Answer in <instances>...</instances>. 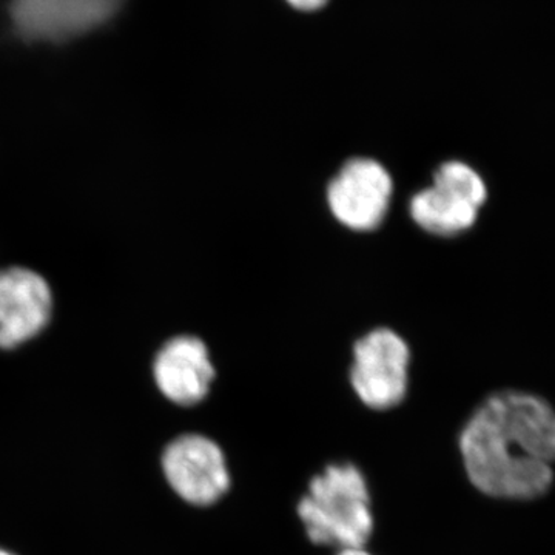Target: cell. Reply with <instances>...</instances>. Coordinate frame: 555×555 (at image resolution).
<instances>
[{
  "label": "cell",
  "mask_w": 555,
  "mask_h": 555,
  "mask_svg": "<svg viewBox=\"0 0 555 555\" xmlns=\"http://www.w3.org/2000/svg\"><path fill=\"white\" fill-rule=\"evenodd\" d=\"M488 196L480 171L465 160H444L433 182L412 195L409 217L429 235L454 238L477 224Z\"/></svg>",
  "instance_id": "3957f363"
},
{
  "label": "cell",
  "mask_w": 555,
  "mask_h": 555,
  "mask_svg": "<svg viewBox=\"0 0 555 555\" xmlns=\"http://www.w3.org/2000/svg\"><path fill=\"white\" fill-rule=\"evenodd\" d=\"M126 0H11L14 36L27 42H67L107 25Z\"/></svg>",
  "instance_id": "8992f818"
},
{
  "label": "cell",
  "mask_w": 555,
  "mask_h": 555,
  "mask_svg": "<svg viewBox=\"0 0 555 555\" xmlns=\"http://www.w3.org/2000/svg\"><path fill=\"white\" fill-rule=\"evenodd\" d=\"M294 9L301 11H317L323 9L328 0H287Z\"/></svg>",
  "instance_id": "30bf717a"
},
{
  "label": "cell",
  "mask_w": 555,
  "mask_h": 555,
  "mask_svg": "<svg viewBox=\"0 0 555 555\" xmlns=\"http://www.w3.org/2000/svg\"><path fill=\"white\" fill-rule=\"evenodd\" d=\"M160 392L178 406H195L210 392L217 369L203 339L192 335L171 338L153 364Z\"/></svg>",
  "instance_id": "9c48e42d"
},
{
  "label": "cell",
  "mask_w": 555,
  "mask_h": 555,
  "mask_svg": "<svg viewBox=\"0 0 555 555\" xmlns=\"http://www.w3.org/2000/svg\"><path fill=\"white\" fill-rule=\"evenodd\" d=\"M409 366L406 339L393 328H372L353 345L350 386L364 406L389 411L408 396Z\"/></svg>",
  "instance_id": "277c9868"
},
{
  "label": "cell",
  "mask_w": 555,
  "mask_h": 555,
  "mask_svg": "<svg viewBox=\"0 0 555 555\" xmlns=\"http://www.w3.org/2000/svg\"><path fill=\"white\" fill-rule=\"evenodd\" d=\"M392 196L390 171L367 156L347 159L326 189L332 217L343 228L358 233L374 232L385 222Z\"/></svg>",
  "instance_id": "5b68a950"
},
{
  "label": "cell",
  "mask_w": 555,
  "mask_h": 555,
  "mask_svg": "<svg viewBox=\"0 0 555 555\" xmlns=\"http://www.w3.org/2000/svg\"><path fill=\"white\" fill-rule=\"evenodd\" d=\"M298 517L310 542L349 550L364 547L374 532L366 477L352 463H334L310 480L298 503Z\"/></svg>",
  "instance_id": "7a4b0ae2"
},
{
  "label": "cell",
  "mask_w": 555,
  "mask_h": 555,
  "mask_svg": "<svg viewBox=\"0 0 555 555\" xmlns=\"http://www.w3.org/2000/svg\"><path fill=\"white\" fill-rule=\"evenodd\" d=\"M337 555H374L369 553L366 546L364 547H349V550H339Z\"/></svg>",
  "instance_id": "8fae6325"
},
{
  "label": "cell",
  "mask_w": 555,
  "mask_h": 555,
  "mask_svg": "<svg viewBox=\"0 0 555 555\" xmlns=\"http://www.w3.org/2000/svg\"><path fill=\"white\" fill-rule=\"evenodd\" d=\"M49 283L33 270H0V347L13 349L35 338L49 324Z\"/></svg>",
  "instance_id": "ba28073f"
},
{
  "label": "cell",
  "mask_w": 555,
  "mask_h": 555,
  "mask_svg": "<svg viewBox=\"0 0 555 555\" xmlns=\"http://www.w3.org/2000/svg\"><path fill=\"white\" fill-rule=\"evenodd\" d=\"M460 454L470 483L483 494L537 499L553 485L555 411L532 393L496 392L467 420Z\"/></svg>",
  "instance_id": "6da1fadb"
},
{
  "label": "cell",
  "mask_w": 555,
  "mask_h": 555,
  "mask_svg": "<svg viewBox=\"0 0 555 555\" xmlns=\"http://www.w3.org/2000/svg\"><path fill=\"white\" fill-rule=\"evenodd\" d=\"M0 555H14V554L7 553V551L0 550Z\"/></svg>",
  "instance_id": "7c38bea8"
},
{
  "label": "cell",
  "mask_w": 555,
  "mask_h": 555,
  "mask_svg": "<svg viewBox=\"0 0 555 555\" xmlns=\"http://www.w3.org/2000/svg\"><path fill=\"white\" fill-rule=\"evenodd\" d=\"M163 467L171 489L193 506L215 505L232 483L224 452L199 434L171 441L164 452Z\"/></svg>",
  "instance_id": "52a82bcc"
}]
</instances>
